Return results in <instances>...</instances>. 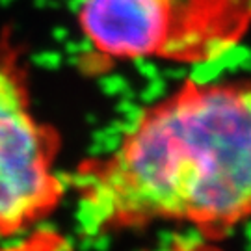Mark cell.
Returning a JSON list of instances; mask_svg holds the SVG:
<instances>
[{"label":"cell","mask_w":251,"mask_h":251,"mask_svg":"<svg viewBox=\"0 0 251 251\" xmlns=\"http://www.w3.org/2000/svg\"><path fill=\"white\" fill-rule=\"evenodd\" d=\"M65 180L88 236L173 222L224 238L251 220V76L184 80Z\"/></svg>","instance_id":"6da1fadb"},{"label":"cell","mask_w":251,"mask_h":251,"mask_svg":"<svg viewBox=\"0 0 251 251\" xmlns=\"http://www.w3.org/2000/svg\"><path fill=\"white\" fill-rule=\"evenodd\" d=\"M76 25L100 69L140 60L198 65L238 47L251 0H80Z\"/></svg>","instance_id":"7a4b0ae2"},{"label":"cell","mask_w":251,"mask_h":251,"mask_svg":"<svg viewBox=\"0 0 251 251\" xmlns=\"http://www.w3.org/2000/svg\"><path fill=\"white\" fill-rule=\"evenodd\" d=\"M62 136L34 110L30 69L13 30L0 32V240L43 225L67 196Z\"/></svg>","instance_id":"3957f363"},{"label":"cell","mask_w":251,"mask_h":251,"mask_svg":"<svg viewBox=\"0 0 251 251\" xmlns=\"http://www.w3.org/2000/svg\"><path fill=\"white\" fill-rule=\"evenodd\" d=\"M4 242L6 244H0V251H75L67 236L43 225Z\"/></svg>","instance_id":"277c9868"},{"label":"cell","mask_w":251,"mask_h":251,"mask_svg":"<svg viewBox=\"0 0 251 251\" xmlns=\"http://www.w3.org/2000/svg\"><path fill=\"white\" fill-rule=\"evenodd\" d=\"M164 251H220L214 248L212 244H208V240H190V242H175L170 250Z\"/></svg>","instance_id":"5b68a950"}]
</instances>
